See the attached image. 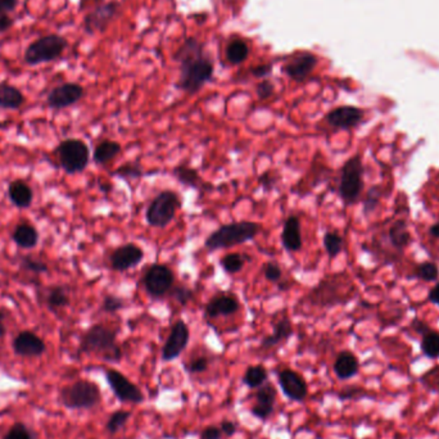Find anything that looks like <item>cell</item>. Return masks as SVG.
I'll list each match as a JSON object with an SVG mask.
<instances>
[{"label": "cell", "mask_w": 439, "mask_h": 439, "mask_svg": "<svg viewBox=\"0 0 439 439\" xmlns=\"http://www.w3.org/2000/svg\"><path fill=\"white\" fill-rule=\"evenodd\" d=\"M54 154L58 165L67 175L81 174L90 163L89 145L81 139L69 137L62 140L55 147Z\"/></svg>", "instance_id": "obj_7"}, {"label": "cell", "mask_w": 439, "mask_h": 439, "mask_svg": "<svg viewBox=\"0 0 439 439\" xmlns=\"http://www.w3.org/2000/svg\"><path fill=\"white\" fill-rule=\"evenodd\" d=\"M364 112L353 106H341L332 109L325 116V121L334 129H353L363 121Z\"/></svg>", "instance_id": "obj_21"}, {"label": "cell", "mask_w": 439, "mask_h": 439, "mask_svg": "<svg viewBox=\"0 0 439 439\" xmlns=\"http://www.w3.org/2000/svg\"><path fill=\"white\" fill-rule=\"evenodd\" d=\"M111 175L126 182H133V180L142 179L145 173L143 167L140 166L137 162H126V163H122L121 166L117 167Z\"/></svg>", "instance_id": "obj_34"}, {"label": "cell", "mask_w": 439, "mask_h": 439, "mask_svg": "<svg viewBox=\"0 0 439 439\" xmlns=\"http://www.w3.org/2000/svg\"><path fill=\"white\" fill-rule=\"evenodd\" d=\"M12 241L20 250H34L40 242V234L38 229L30 222H20L12 233Z\"/></svg>", "instance_id": "obj_25"}, {"label": "cell", "mask_w": 439, "mask_h": 439, "mask_svg": "<svg viewBox=\"0 0 439 439\" xmlns=\"http://www.w3.org/2000/svg\"><path fill=\"white\" fill-rule=\"evenodd\" d=\"M190 339L189 326L187 323L179 318L175 321L174 325L171 327L166 342L162 349V360L170 363L174 361L182 355L185 349L188 347Z\"/></svg>", "instance_id": "obj_12"}, {"label": "cell", "mask_w": 439, "mask_h": 439, "mask_svg": "<svg viewBox=\"0 0 439 439\" xmlns=\"http://www.w3.org/2000/svg\"><path fill=\"white\" fill-rule=\"evenodd\" d=\"M7 335V326L4 325L3 321H0V338H4Z\"/></svg>", "instance_id": "obj_58"}, {"label": "cell", "mask_w": 439, "mask_h": 439, "mask_svg": "<svg viewBox=\"0 0 439 439\" xmlns=\"http://www.w3.org/2000/svg\"><path fill=\"white\" fill-rule=\"evenodd\" d=\"M219 429H221V432L225 437H233L236 431H238V426L231 420H222L221 424H219Z\"/></svg>", "instance_id": "obj_51"}, {"label": "cell", "mask_w": 439, "mask_h": 439, "mask_svg": "<svg viewBox=\"0 0 439 439\" xmlns=\"http://www.w3.org/2000/svg\"><path fill=\"white\" fill-rule=\"evenodd\" d=\"M271 71H273V65H269V63L259 65L257 67L250 69L252 75L255 76V77H266V76L271 74Z\"/></svg>", "instance_id": "obj_53"}, {"label": "cell", "mask_w": 439, "mask_h": 439, "mask_svg": "<svg viewBox=\"0 0 439 439\" xmlns=\"http://www.w3.org/2000/svg\"><path fill=\"white\" fill-rule=\"evenodd\" d=\"M168 295H170L179 306L187 307V306L193 301L194 292H193V289L189 288V287L185 285V284H176V283H175V285L173 287V289L170 290Z\"/></svg>", "instance_id": "obj_40"}, {"label": "cell", "mask_w": 439, "mask_h": 439, "mask_svg": "<svg viewBox=\"0 0 439 439\" xmlns=\"http://www.w3.org/2000/svg\"><path fill=\"white\" fill-rule=\"evenodd\" d=\"M18 4H20V0H0V12L9 15L15 12Z\"/></svg>", "instance_id": "obj_52"}, {"label": "cell", "mask_w": 439, "mask_h": 439, "mask_svg": "<svg viewBox=\"0 0 439 439\" xmlns=\"http://www.w3.org/2000/svg\"><path fill=\"white\" fill-rule=\"evenodd\" d=\"M8 315H9V311L0 307V321H4L8 318Z\"/></svg>", "instance_id": "obj_59"}, {"label": "cell", "mask_w": 439, "mask_h": 439, "mask_svg": "<svg viewBox=\"0 0 439 439\" xmlns=\"http://www.w3.org/2000/svg\"><path fill=\"white\" fill-rule=\"evenodd\" d=\"M431 234H432V236H434V238H439V222L431 227Z\"/></svg>", "instance_id": "obj_57"}, {"label": "cell", "mask_w": 439, "mask_h": 439, "mask_svg": "<svg viewBox=\"0 0 439 439\" xmlns=\"http://www.w3.org/2000/svg\"><path fill=\"white\" fill-rule=\"evenodd\" d=\"M278 391L271 383L266 381L264 386H259L255 394V405L250 407V414L255 417H257L261 421H266L269 417H271L275 410Z\"/></svg>", "instance_id": "obj_20"}, {"label": "cell", "mask_w": 439, "mask_h": 439, "mask_svg": "<svg viewBox=\"0 0 439 439\" xmlns=\"http://www.w3.org/2000/svg\"><path fill=\"white\" fill-rule=\"evenodd\" d=\"M262 233V225L253 221H235L217 227L205 238V247L208 252L227 250L235 245L250 242Z\"/></svg>", "instance_id": "obj_3"}, {"label": "cell", "mask_w": 439, "mask_h": 439, "mask_svg": "<svg viewBox=\"0 0 439 439\" xmlns=\"http://www.w3.org/2000/svg\"><path fill=\"white\" fill-rule=\"evenodd\" d=\"M125 309V299L116 295H106L102 301V311L106 313H117Z\"/></svg>", "instance_id": "obj_42"}, {"label": "cell", "mask_w": 439, "mask_h": 439, "mask_svg": "<svg viewBox=\"0 0 439 439\" xmlns=\"http://www.w3.org/2000/svg\"><path fill=\"white\" fill-rule=\"evenodd\" d=\"M15 26V18L8 13L0 12V34H6Z\"/></svg>", "instance_id": "obj_50"}, {"label": "cell", "mask_w": 439, "mask_h": 439, "mask_svg": "<svg viewBox=\"0 0 439 439\" xmlns=\"http://www.w3.org/2000/svg\"><path fill=\"white\" fill-rule=\"evenodd\" d=\"M173 175L177 182H180L184 187H188L191 189L210 190L215 189L211 182H207L201 177V175L196 168L188 166V165H177L173 170Z\"/></svg>", "instance_id": "obj_24"}, {"label": "cell", "mask_w": 439, "mask_h": 439, "mask_svg": "<svg viewBox=\"0 0 439 439\" xmlns=\"http://www.w3.org/2000/svg\"><path fill=\"white\" fill-rule=\"evenodd\" d=\"M429 301L439 306V283L431 290V293H429Z\"/></svg>", "instance_id": "obj_55"}, {"label": "cell", "mask_w": 439, "mask_h": 439, "mask_svg": "<svg viewBox=\"0 0 439 439\" xmlns=\"http://www.w3.org/2000/svg\"><path fill=\"white\" fill-rule=\"evenodd\" d=\"M278 288H279V290H281V292H285V290H288V289L290 288V285H289L287 281H279V283H278Z\"/></svg>", "instance_id": "obj_56"}, {"label": "cell", "mask_w": 439, "mask_h": 439, "mask_svg": "<svg viewBox=\"0 0 439 439\" xmlns=\"http://www.w3.org/2000/svg\"><path fill=\"white\" fill-rule=\"evenodd\" d=\"M360 369V364L357 357L349 352V351H343L341 352L335 361H334L333 370L335 375L341 380H347V379L353 378L357 375Z\"/></svg>", "instance_id": "obj_28"}, {"label": "cell", "mask_w": 439, "mask_h": 439, "mask_svg": "<svg viewBox=\"0 0 439 439\" xmlns=\"http://www.w3.org/2000/svg\"><path fill=\"white\" fill-rule=\"evenodd\" d=\"M130 417H131L130 411H125V410L114 411V414L108 419V421H107V432L109 433L111 435L117 434L126 425V423L129 421Z\"/></svg>", "instance_id": "obj_37"}, {"label": "cell", "mask_w": 439, "mask_h": 439, "mask_svg": "<svg viewBox=\"0 0 439 439\" xmlns=\"http://www.w3.org/2000/svg\"><path fill=\"white\" fill-rule=\"evenodd\" d=\"M0 285H1V283H0Z\"/></svg>", "instance_id": "obj_60"}, {"label": "cell", "mask_w": 439, "mask_h": 439, "mask_svg": "<svg viewBox=\"0 0 439 439\" xmlns=\"http://www.w3.org/2000/svg\"><path fill=\"white\" fill-rule=\"evenodd\" d=\"M323 244H324V248H325L329 258L333 259V258L341 255L343 247H344V241L338 233L327 231L323 238Z\"/></svg>", "instance_id": "obj_36"}, {"label": "cell", "mask_w": 439, "mask_h": 439, "mask_svg": "<svg viewBox=\"0 0 439 439\" xmlns=\"http://www.w3.org/2000/svg\"><path fill=\"white\" fill-rule=\"evenodd\" d=\"M241 310V301L233 292H219L213 295L205 307L207 318H227Z\"/></svg>", "instance_id": "obj_16"}, {"label": "cell", "mask_w": 439, "mask_h": 439, "mask_svg": "<svg viewBox=\"0 0 439 439\" xmlns=\"http://www.w3.org/2000/svg\"><path fill=\"white\" fill-rule=\"evenodd\" d=\"M58 400L63 407L69 410H91L102 402V392L98 384L90 380H76L60 391Z\"/></svg>", "instance_id": "obj_5"}, {"label": "cell", "mask_w": 439, "mask_h": 439, "mask_svg": "<svg viewBox=\"0 0 439 439\" xmlns=\"http://www.w3.org/2000/svg\"><path fill=\"white\" fill-rule=\"evenodd\" d=\"M279 182H281V176L271 170H269V171H266L264 174L258 176V184H259L261 189L265 190V191L275 189Z\"/></svg>", "instance_id": "obj_43"}, {"label": "cell", "mask_w": 439, "mask_h": 439, "mask_svg": "<svg viewBox=\"0 0 439 439\" xmlns=\"http://www.w3.org/2000/svg\"><path fill=\"white\" fill-rule=\"evenodd\" d=\"M250 55V46L242 40V39H235L229 43L227 48V60L231 65H241L245 61Z\"/></svg>", "instance_id": "obj_32"}, {"label": "cell", "mask_w": 439, "mask_h": 439, "mask_svg": "<svg viewBox=\"0 0 439 439\" xmlns=\"http://www.w3.org/2000/svg\"><path fill=\"white\" fill-rule=\"evenodd\" d=\"M208 358L205 356L196 357L194 360H191L189 364L187 365V371L189 374H201V372H205L208 370Z\"/></svg>", "instance_id": "obj_46"}, {"label": "cell", "mask_w": 439, "mask_h": 439, "mask_svg": "<svg viewBox=\"0 0 439 439\" xmlns=\"http://www.w3.org/2000/svg\"><path fill=\"white\" fill-rule=\"evenodd\" d=\"M12 349L15 356L35 358L46 353V344L38 334L31 330H22L13 338Z\"/></svg>", "instance_id": "obj_17"}, {"label": "cell", "mask_w": 439, "mask_h": 439, "mask_svg": "<svg viewBox=\"0 0 439 439\" xmlns=\"http://www.w3.org/2000/svg\"><path fill=\"white\" fill-rule=\"evenodd\" d=\"M143 285L147 295L153 299H161L170 293L176 283L171 267L163 264H151L143 275Z\"/></svg>", "instance_id": "obj_9"}, {"label": "cell", "mask_w": 439, "mask_h": 439, "mask_svg": "<svg viewBox=\"0 0 439 439\" xmlns=\"http://www.w3.org/2000/svg\"><path fill=\"white\" fill-rule=\"evenodd\" d=\"M364 189V165L363 159L356 154L342 167L341 180L338 193L343 203L352 205L356 203Z\"/></svg>", "instance_id": "obj_8"}, {"label": "cell", "mask_w": 439, "mask_h": 439, "mask_svg": "<svg viewBox=\"0 0 439 439\" xmlns=\"http://www.w3.org/2000/svg\"><path fill=\"white\" fill-rule=\"evenodd\" d=\"M341 281H337V276L326 278L320 281L315 288L311 289L309 295L311 304L320 307H332L337 303H341L343 301L341 293L334 292L341 285Z\"/></svg>", "instance_id": "obj_18"}, {"label": "cell", "mask_w": 439, "mask_h": 439, "mask_svg": "<svg viewBox=\"0 0 439 439\" xmlns=\"http://www.w3.org/2000/svg\"><path fill=\"white\" fill-rule=\"evenodd\" d=\"M379 198H380V191H379L378 188H377V187L371 188V189L369 190L367 198H366V201H365V212H371V211H374V210L377 208V205H378L379 203Z\"/></svg>", "instance_id": "obj_48"}, {"label": "cell", "mask_w": 439, "mask_h": 439, "mask_svg": "<svg viewBox=\"0 0 439 439\" xmlns=\"http://www.w3.org/2000/svg\"><path fill=\"white\" fill-rule=\"evenodd\" d=\"M104 375L108 386L119 401L134 405L144 402L145 396L142 389L137 384H134L128 377H125L121 371L107 369Z\"/></svg>", "instance_id": "obj_10"}, {"label": "cell", "mask_w": 439, "mask_h": 439, "mask_svg": "<svg viewBox=\"0 0 439 439\" xmlns=\"http://www.w3.org/2000/svg\"><path fill=\"white\" fill-rule=\"evenodd\" d=\"M417 276L425 281H434L438 279V267L433 262H425L417 267Z\"/></svg>", "instance_id": "obj_45"}, {"label": "cell", "mask_w": 439, "mask_h": 439, "mask_svg": "<svg viewBox=\"0 0 439 439\" xmlns=\"http://www.w3.org/2000/svg\"><path fill=\"white\" fill-rule=\"evenodd\" d=\"M389 238L397 250H403L410 242V233L406 222H396L389 230Z\"/></svg>", "instance_id": "obj_35"}, {"label": "cell", "mask_w": 439, "mask_h": 439, "mask_svg": "<svg viewBox=\"0 0 439 439\" xmlns=\"http://www.w3.org/2000/svg\"><path fill=\"white\" fill-rule=\"evenodd\" d=\"M175 58L179 62L180 69L177 81V88L180 90L194 95L205 83L212 80L215 72L212 60L205 54L202 43L197 39H187L179 48Z\"/></svg>", "instance_id": "obj_1"}, {"label": "cell", "mask_w": 439, "mask_h": 439, "mask_svg": "<svg viewBox=\"0 0 439 439\" xmlns=\"http://www.w3.org/2000/svg\"><path fill=\"white\" fill-rule=\"evenodd\" d=\"M44 302L48 310L52 311L53 313H57L60 310H65L71 304L69 290L63 285H52L46 289Z\"/></svg>", "instance_id": "obj_30"}, {"label": "cell", "mask_w": 439, "mask_h": 439, "mask_svg": "<svg viewBox=\"0 0 439 439\" xmlns=\"http://www.w3.org/2000/svg\"><path fill=\"white\" fill-rule=\"evenodd\" d=\"M69 48V41L60 34H48L31 41L23 53L27 66H39L58 61Z\"/></svg>", "instance_id": "obj_4"}, {"label": "cell", "mask_w": 439, "mask_h": 439, "mask_svg": "<svg viewBox=\"0 0 439 439\" xmlns=\"http://www.w3.org/2000/svg\"><path fill=\"white\" fill-rule=\"evenodd\" d=\"M7 196L9 202L18 210H29L34 203V189L22 179L9 182Z\"/></svg>", "instance_id": "obj_23"}, {"label": "cell", "mask_w": 439, "mask_h": 439, "mask_svg": "<svg viewBox=\"0 0 439 439\" xmlns=\"http://www.w3.org/2000/svg\"><path fill=\"white\" fill-rule=\"evenodd\" d=\"M122 151V145L116 140H102L93 151V161L98 166H107Z\"/></svg>", "instance_id": "obj_29"}, {"label": "cell", "mask_w": 439, "mask_h": 439, "mask_svg": "<svg viewBox=\"0 0 439 439\" xmlns=\"http://www.w3.org/2000/svg\"><path fill=\"white\" fill-rule=\"evenodd\" d=\"M269 379V371L264 365L248 366L243 375V383L250 389H257L264 386Z\"/></svg>", "instance_id": "obj_31"}, {"label": "cell", "mask_w": 439, "mask_h": 439, "mask_svg": "<svg viewBox=\"0 0 439 439\" xmlns=\"http://www.w3.org/2000/svg\"><path fill=\"white\" fill-rule=\"evenodd\" d=\"M278 381L284 396L293 402H303L307 398L309 386L301 374L292 369H284L278 374Z\"/></svg>", "instance_id": "obj_15"}, {"label": "cell", "mask_w": 439, "mask_h": 439, "mask_svg": "<svg viewBox=\"0 0 439 439\" xmlns=\"http://www.w3.org/2000/svg\"><path fill=\"white\" fill-rule=\"evenodd\" d=\"M273 93H275V85L270 80H262L256 86V94H257L258 99H261V100H267V99L271 98Z\"/></svg>", "instance_id": "obj_47"}, {"label": "cell", "mask_w": 439, "mask_h": 439, "mask_svg": "<svg viewBox=\"0 0 439 439\" xmlns=\"http://www.w3.org/2000/svg\"><path fill=\"white\" fill-rule=\"evenodd\" d=\"M144 259V250L135 243H128L112 250L109 266L116 273H125L137 267Z\"/></svg>", "instance_id": "obj_13"}, {"label": "cell", "mask_w": 439, "mask_h": 439, "mask_svg": "<svg viewBox=\"0 0 439 439\" xmlns=\"http://www.w3.org/2000/svg\"><path fill=\"white\" fill-rule=\"evenodd\" d=\"M293 335V325L292 321L287 316L281 318L279 321L275 323L273 327V333L266 335L265 338L259 343V349H271L279 346L283 342L288 341Z\"/></svg>", "instance_id": "obj_26"}, {"label": "cell", "mask_w": 439, "mask_h": 439, "mask_svg": "<svg viewBox=\"0 0 439 439\" xmlns=\"http://www.w3.org/2000/svg\"><path fill=\"white\" fill-rule=\"evenodd\" d=\"M421 349L425 356L429 358L439 357V334L434 332L425 333L421 341Z\"/></svg>", "instance_id": "obj_41"}, {"label": "cell", "mask_w": 439, "mask_h": 439, "mask_svg": "<svg viewBox=\"0 0 439 439\" xmlns=\"http://www.w3.org/2000/svg\"><path fill=\"white\" fill-rule=\"evenodd\" d=\"M262 271H264V276L267 281L270 283H279L283 278V270H281L279 264H276L275 261H269L266 262L264 267H262Z\"/></svg>", "instance_id": "obj_44"}, {"label": "cell", "mask_w": 439, "mask_h": 439, "mask_svg": "<svg viewBox=\"0 0 439 439\" xmlns=\"http://www.w3.org/2000/svg\"><path fill=\"white\" fill-rule=\"evenodd\" d=\"M119 4L116 1L103 3L98 7L91 9L83 17V29L86 34L93 35L95 32H104L108 25L117 15Z\"/></svg>", "instance_id": "obj_14"}, {"label": "cell", "mask_w": 439, "mask_h": 439, "mask_svg": "<svg viewBox=\"0 0 439 439\" xmlns=\"http://www.w3.org/2000/svg\"><path fill=\"white\" fill-rule=\"evenodd\" d=\"M117 334L116 329L106 324H94L81 335L77 352L97 355L107 363L119 364L123 353L117 343Z\"/></svg>", "instance_id": "obj_2"}, {"label": "cell", "mask_w": 439, "mask_h": 439, "mask_svg": "<svg viewBox=\"0 0 439 439\" xmlns=\"http://www.w3.org/2000/svg\"><path fill=\"white\" fill-rule=\"evenodd\" d=\"M248 258L241 253H227L219 258V264L227 275H236L241 273Z\"/></svg>", "instance_id": "obj_33"}, {"label": "cell", "mask_w": 439, "mask_h": 439, "mask_svg": "<svg viewBox=\"0 0 439 439\" xmlns=\"http://www.w3.org/2000/svg\"><path fill=\"white\" fill-rule=\"evenodd\" d=\"M182 207V197L179 193L174 190H162L147 207L145 221L151 227L165 229L174 221Z\"/></svg>", "instance_id": "obj_6"}, {"label": "cell", "mask_w": 439, "mask_h": 439, "mask_svg": "<svg viewBox=\"0 0 439 439\" xmlns=\"http://www.w3.org/2000/svg\"><path fill=\"white\" fill-rule=\"evenodd\" d=\"M25 104L26 97L21 89L7 81L0 83V109L18 111Z\"/></svg>", "instance_id": "obj_27"}, {"label": "cell", "mask_w": 439, "mask_h": 439, "mask_svg": "<svg viewBox=\"0 0 439 439\" xmlns=\"http://www.w3.org/2000/svg\"><path fill=\"white\" fill-rule=\"evenodd\" d=\"M281 242L283 248L289 253H298L302 250L303 239L301 231V219L295 215H290L284 221L281 230Z\"/></svg>", "instance_id": "obj_22"}, {"label": "cell", "mask_w": 439, "mask_h": 439, "mask_svg": "<svg viewBox=\"0 0 439 439\" xmlns=\"http://www.w3.org/2000/svg\"><path fill=\"white\" fill-rule=\"evenodd\" d=\"M20 269L26 273H34V275H41L48 273L49 267L44 261L39 258L32 257L30 255L23 256L20 258Z\"/></svg>", "instance_id": "obj_38"}, {"label": "cell", "mask_w": 439, "mask_h": 439, "mask_svg": "<svg viewBox=\"0 0 439 439\" xmlns=\"http://www.w3.org/2000/svg\"><path fill=\"white\" fill-rule=\"evenodd\" d=\"M1 439H39L38 434L25 423H15Z\"/></svg>", "instance_id": "obj_39"}, {"label": "cell", "mask_w": 439, "mask_h": 439, "mask_svg": "<svg viewBox=\"0 0 439 439\" xmlns=\"http://www.w3.org/2000/svg\"><path fill=\"white\" fill-rule=\"evenodd\" d=\"M224 434L221 432L219 426L211 425L205 428L201 433V439H222Z\"/></svg>", "instance_id": "obj_49"}, {"label": "cell", "mask_w": 439, "mask_h": 439, "mask_svg": "<svg viewBox=\"0 0 439 439\" xmlns=\"http://www.w3.org/2000/svg\"><path fill=\"white\" fill-rule=\"evenodd\" d=\"M85 97L83 85L77 83H63L57 85L46 95V106L54 111H61L75 106Z\"/></svg>", "instance_id": "obj_11"}, {"label": "cell", "mask_w": 439, "mask_h": 439, "mask_svg": "<svg viewBox=\"0 0 439 439\" xmlns=\"http://www.w3.org/2000/svg\"><path fill=\"white\" fill-rule=\"evenodd\" d=\"M99 190L102 191V193H104V194H108V193H111L112 189H114V185H112V182H108V180H99L98 182Z\"/></svg>", "instance_id": "obj_54"}, {"label": "cell", "mask_w": 439, "mask_h": 439, "mask_svg": "<svg viewBox=\"0 0 439 439\" xmlns=\"http://www.w3.org/2000/svg\"><path fill=\"white\" fill-rule=\"evenodd\" d=\"M318 65V57L310 52H301L293 55L284 66V72L295 83H302L313 72Z\"/></svg>", "instance_id": "obj_19"}]
</instances>
